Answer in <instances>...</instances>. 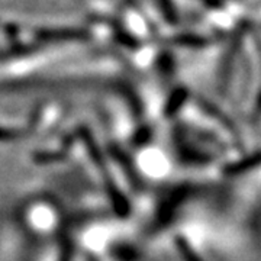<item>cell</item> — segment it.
Segmentation results:
<instances>
[{
    "instance_id": "6da1fadb",
    "label": "cell",
    "mask_w": 261,
    "mask_h": 261,
    "mask_svg": "<svg viewBox=\"0 0 261 261\" xmlns=\"http://www.w3.org/2000/svg\"><path fill=\"white\" fill-rule=\"evenodd\" d=\"M258 164H261V152L252 154L250 157L241 160L240 163H237V164H233L231 167L226 168V171L229 174H241V173H245L250 168H254L255 166H258Z\"/></svg>"
},
{
    "instance_id": "7a4b0ae2",
    "label": "cell",
    "mask_w": 261,
    "mask_h": 261,
    "mask_svg": "<svg viewBox=\"0 0 261 261\" xmlns=\"http://www.w3.org/2000/svg\"><path fill=\"white\" fill-rule=\"evenodd\" d=\"M254 118H255V119H260L261 118V94L258 102H257V109H255V116H254Z\"/></svg>"
}]
</instances>
